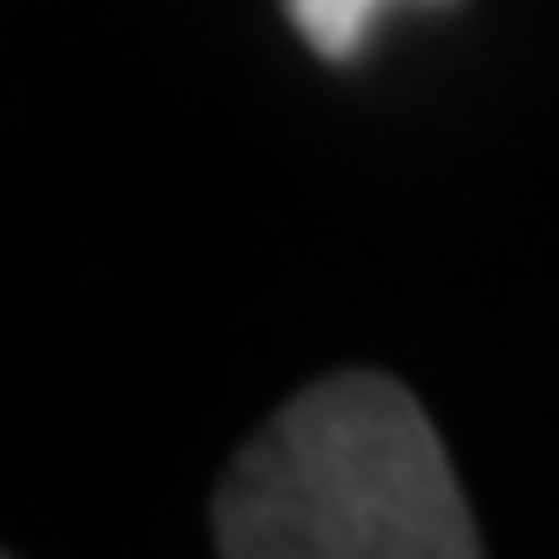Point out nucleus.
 <instances>
[{
	"mask_svg": "<svg viewBox=\"0 0 559 559\" xmlns=\"http://www.w3.org/2000/svg\"><path fill=\"white\" fill-rule=\"evenodd\" d=\"M384 8H391V0H284L290 27H297L324 61H350L357 48H365V34H371V21H378Z\"/></svg>",
	"mask_w": 559,
	"mask_h": 559,
	"instance_id": "obj_2",
	"label": "nucleus"
},
{
	"mask_svg": "<svg viewBox=\"0 0 559 559\" xmlns=\"http://www.w3.org/2000/svg\"><path fill=\"white\" fill-rule=\"evenodd\" d=\"M229 559H472L459 478L418 397L378 371L310 384L216 492Z\"/></svg>",
	"mask_w": 559,
	"mask_h": 559,
	"instance_id": "obj_1",
	"label": "nucleus"
}]
</instances>
